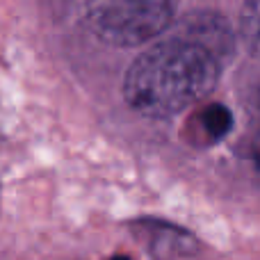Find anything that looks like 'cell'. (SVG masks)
Returning <instances> with one entry per match:
<instances>
[{
    "mask_svg": "<svg viewBox=\"0 0 260 260\" xmlns=\"http://www.w3.org/2000/svg\"><path fill=\"white\" fill-rule=\"evenodd\" d=\"M219 69L221 62L201 46L169 37L146 48L130 64L123 99L144 117H176L215 89Z\"/></svg>",
    "mask_w": 260,
    "mask_h": 260,
    "instance_id": "6da1fadb",
    "label": "cell"
},
{
    "mask_svg": "<svg viewBox=\"0 0 260 260\" xmlns=\"http://www.w3.org/2000/svg\"><path fill=\"white\" fill-rule=\"evenodd\" d=\"M174 0H87V23L103 44L135 48L174 23Z\"/></svg>",
    "mask_w": 260,
    "mask_h": 260,
    "instance_id": "7a4b0ae2",
    "label": "cell"
},
{
    "mask_svg": "<svg viewBox=\"0 0 260 260\" xmlns=\"http://www.w3.org/2000/svg\"><path fill=\"white\" fill-rule=\"evenodd\" d=\"M185 41L201 46L210 55H215L219 62L231 57L235 50V35L231 30L229 21L217 12H192L178 23L176 35Z\"/></svg>",
    "mask_w": 260,
    "mask_h": 260,
    "instance_id": "3957f363",
    "label": "cell"
},
{
    "mask_svg": "<svg viewBox=\"0 0 260 260\" xmlns=\"http://www.w3.org/2000/svg\"><path fill=\"white\" fill-rule=\"evenodd\" d=\"M244 46L253 57L260 59V0H247L242 9V25H240Z\"/></svg>",
    "mask_w": 260,
    "mask_h": 260,
    "instance_id": "277c9868",
    "label": "cell"
},
{
    "mask_svg": "<svg viewBox=\"0 0 260 260\" xmlns=\"http://www.w3.org/2000/svg\"><path fill=\"white\" fill-rule=\"evenodd\" d=\"M253 165H256V169L260 174V128H258L256 139H253Z\"/></svg>",
    "mask_w": 260,
    "mask_h": 260,
    "instance_id": "5b68a950",
    "label": "cell"
}]
</instances>
